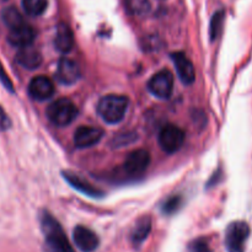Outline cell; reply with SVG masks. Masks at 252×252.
I'll list each match as a JSON object with an SVG mask.
<instances>
[{"label":"cell","mask_w":252,"mask_h":252,"mask_svg":"<svg viewBox=\"0 0 252 252\" xmlns=\"http://www.w3.org/2000/svg\"><path fill=\"white\" fill-rule=\"evenodd\" d=\"M48 5V0H22V7L30 16H39L43 14Z\"/></svg>","instance_id":"cell-20"},{"label":"cell","mask_w":252,"mask_h":252,"mask_svg":"<svg viewBox=\"0 0 252 252\" xmlns=\"http://www.w3.org/2000/svg\"><path fill=\"white\" fill-rule=\"evenodd\" d=\"M63 176L65 179V181L70 185L73 189H75L76 191H79L80 193L85 194V196L89 197H94V198H98V197H102V192L100 189H95L93 185L89 184L86 180L81 179L79 175L73 174V172L69 171H64Z\"/></svg>","instance_id":"cell-14"},{"label":"cell","mask_w":252,"mask_h":252,"mask_svg":"<svg viewBox=\"0 0 252 252\" xmlns=\"http://www.w3.org/2000/svg\"><path fill=\"white\" fill-rule=\"evenodd\" d=\"M182 202H184V199H182L181 196H177L176 194V196L170 197V198L162 204V213L166 214V216H171V214L176 213V212L181 208Z\"/></svg>","instance_id":"cell-22"},{"label":"cell","mask_w":252,"mask_h":252,"mask_svg":"<svg viewBox=\"0 0 252 252\" xmlns=\"http://www.w3.org/2000/svg\"><path fill=\"white\" fill-rule=\"evenodd\" d=\"M54 46L61 53H69L74 47V34L66 24H59L57 27Z\"/></svg>","instance_id":"cell-15"},{"label":"cell","mask_w":252,"mask_h":252,"mask_svg":"<svg viewBox=\"0 0 252 252\" xmlns=\"http://www.w3.org/2000/svg\"><path fill=\"white\" fill-rule=\"evenodd\" d=\"M73 240L81 252H94L100 245L98 236L91 229L78 225L73 230Z\"/></svg>","instance_id":"cell-9"},{"label":"cell","mask_w":252,"mask_h":252,"mask_svg":"<svg viewBox=\"0 0 252 252\" xmlns=\"http://www.w3.org/2000/svg\"><path fill=\"white\" fill-rule=\"evenodd\" d=\"M1 19H2V22L5 24V26L9 29V31L10 30L21 26V25L26 24L24 17H22V15L19 12V10L15 9V7L12 6L6 7V9L2 10Z\"/></svg>","instance_id":"cell-18"},{"label":"cell","mask_w":252,"mask_h":252,"mask_svg":"<svg viewBox=\"0 0 252 252\" xmlns=\"http://www.w3.org/2000/svg\"><path fill=\"white\" fill-rule=\"evenodd\" d=\"M57 79L64 85H73L80 79V68L71 59L62 58L58 62Z\"/></svg>","instance_id":"cell-12"},{"label":"cell","mask_w":252,"mask_h":252,"mask_svg":"<svg viewBox=\"0 0 252 252\" xmlns=\"http://www.w3.org/2000/svg\"><path fill=\"white\" fill-rule=\"evenodd\" d=\"M189 250L191 252H212L209 244L204 239H196L194 241H192L189 245Z\"/></svg>","instance_id":"cell-23"},{"label":"cell","mask_w":252,"mask_h":252,"mask_svg":"<svg viewBox=\"0 0 252 252\" xmlns=\"http://www.w3.org/2000/svg\"><path fill=\"white\" fill-rule=\"evenodd\" d=\"M0 83L2 84V86H4L7 91H10V93H14V85H12V83H11V80H10L7 73L5 71L1 62H0Z\"/></svg>","instance_id":"cell-24"},{"label":"cell","mask_w":252,"mask_h":252,"mask_svg":"<svg viewBox=\"0 0 252 252\" xmlns=\"http://www.w3.org/2000/svg\"><path fill=\"white\" fill-rule=\"evenodd\" d=\"M150 230H152V218L149 216H143L142 218L138 219L135 221L132 234H130L133 245L139 246L140 244L144 243L148 236H149Z\"/></svg>","instance_id":"cell-17"},{"label":"cell","mask_w":252,"mask_h":252,"mask_svg":"<svg viewBox=\"0 0 252 252\" xmlns=\"http://www.w3.org/2000/svg\"><path fill=\"white\" fill-rule=\"evenodd\" d=\"M150 164V155L147 150L138 149L129 153L123 162V170L128 176H140Z\"/></svg>","instance_id":"cell-7"},{"label":"cell","mask_w":252,"mask_h":252,"mask_svg":"<svg viewBox=\"0 0 252 252\" xmlns=\"http://www.w3.org/2000/svg\"><path fill=\"white\" fill-rule=\"evenodd\" d=\"M34 31L30 25L24 24L21 26L12 29L7 34V41L11 46L17 47V48H25V47L32 46L34 41Z\"/></svg>","instance_id":"cell-13"},{"label":"cell","mask_w":252,"mask_h":252,"mask_svg":"<svg viewBox=\"0 0 252 252\" xmlns=\"http://www.w3.org/2000/svg\"><path fill=\"white\" fill-rule=\"evenodd\" d=\"M115 139H118V140L122 139V143H121L120 147H118V148H121V147H125V145H127V144H130V143L134 140V135L128 134V133H125V134H122V135H117Z\"/></svg>","instance_id":"cell-26"},{"label":"cell","mask_w":252,"mask_h":252,"mask_svg":"<svg viewBox=\"0 0 252 252\" xmlns=\"http://www.w3.org/2000/svg\"><path fill=\"white\" fill-rule=\"evenodd\" d=\"M54 84L44 75H37L30 81L29 95L36 101H46L54 94Z\"/></svg>","instance_id":"cell-10"},{"label":"cell","mask_w":252,"mask_h":252,"mask_svg":"<svg viewBox=\"0 0 252 252\" xmlns=\"http://www.w3.org/2000/svg\"><path fill=\"white\" fill-rule=\"evenodd\" d=\"M128 105H129V101L127 96L111 94V95L103 96L98 101L97 113L106 123L117 125L125 118Z\"/></svg>","instance_id":"cell-2"},{"label":"cell","mask_w":252,"mask_h":252,"mask_svg":"<svg viewBox=\"0 0 252 252\" xmlns=\"http://www.w3.org/2000/svg\"><path fill=\"white\" fill-rule=\"evenodd\" d=\"M46 115L57 127H66L78 116V107L69 98H59L47 107Z\"/></svg>","instance_id":"cell-3"},{"label":"cell","mask_w":252,"mask_h":252,"mask_svg":"<svg viewBox=\"0 0 252 252\" xmlns=\"http://www.w3.org/2000/svg\"><path fill=\"white\" fill-rule=\"evenodd\" d=\"M171 57L180 80L186 84V85L193 84L194 80H196V70H194L192 62L186 57V54L177 52V53L172 54Z\"/></svg>","instance_id":"cell-11"},{"label":"cell","mask_w":252,"mask_h":252,"mask_svg":"<svg viewBox=\"0 0 252 252\" xmlns=\"http://www.w3.org/2000/svg\"><path fill=\"white\" fill-rule=\"evenodd\" d=\"M103 137V130L93 126H81L74 133V144L79 149L91 148L97 144Z\"/></svg>","instance_id":"cell-8"},{"label":"cell","mask_w":252,"mask_h":252,"mask_svg":"<svg viewBox=\"0 0 252 252\" xmlns=\"http://www.w3.org/2000/svg\"><path fill=\"white\" fill-rule=\"evenodd\" d=\"M185 142V132L175 125H167L162 127L159 133V144L167 154H174L181 149Z\"/></svg>","instance_id":"cell-6"},{"label":"cell","mask_w":252,"mask_h":252,"mask_svg":"<svg viewBox=\"0 0 252 252\" xmlns=\"http://www.w3.org/2000/svg\"><path fill=\"white\" fill-rule=\"evenodd\" d=\"M148 89L158 98H169L174 90V74L167 69L158 71L148 81Z\"/></svg>","instance_id":"cell-5"},{"label":"cell","mask_w":252,"mask_h":252,"mask_svg":"<svg viewBox=\"0 0 252 252\" xmlns=\"http://www.w3.org/2000/svg\"><path fill=\"white\" fill-rule=\"evenodd\" d=\"M41 228L44 235V251L75 252L69 244L61 224L48 212H43L41 214Z\"/></svg>","instance_id":"cell-1"},{"label":"cell","mask_w":252,"mask_h":252,"mask_svg":"<svg viewBox=\"0 0 252 252\" xmlns=\"http://www.w3.org/2000/svg\"><path fill=\"white\" fill-rule=\"evenodd\" d=\"M224 17H225V11L224 10H219L212 17L211 26H209V36H211L212 41H216L219 34H220L221 29H223Z\"/></svg>","instance_id":"cell-21"},{"label":"cell","mask_w":252,"mask_h":252,"mask_svg":"<svg viewBox=\"0 0 252 252\" xmlns=\"http://www.w3.org/2000/svg\"><path fill=\"white\" fill-rule=\"evenodd\" d=\"M16 62L25 69L33 70L41 65L42 56L37 49H34L32 46H29L19 49L16 54Z\"/></svg>","instance_id":"cell-16"},{"label":"cell","mask_w":252,"mask_h":252,"mask_svg":"<svg viewBox=\"0 0 252 252\" xmlns=\"http://www.w3.org/2000/svg\"><path fill=\"white\" fill-rule=\"evenodd\" d=\"M250 235V226L245 221H234L226 228L225 246L228 252H245L246 240Z\"/></svg>","instance_id":"cell-4"},{"label":"cell","mask_w":252,"mask_h":252,"mask_svg":"<svg viewBox=\"0 0 252 252\" xmlns=\"http://www.w3.org/2000/svg\"><path fill=\"white\" fill-rule=\"evenodd\" d=\"M10 126H11V121H10L9 116L6 115L4 108L0 106V132L7 130L10 128Z\"/></svg>","instance_id":"cell-25"},{"label":"cell","mask_w":252,"mask_h":252,"mask_svg":"<svg viewBox=\"0 0 252 252\" xmlns=\"http://www.w3.org/2000/svg\"><path fill=\"white\" fill-rule=\"evenodd\" d=\"M125 5L129 14L137 15V16L147 15L152 7L149 0H125Z\"/></svg>","instance_id":"cell-19"}]
</instances>
